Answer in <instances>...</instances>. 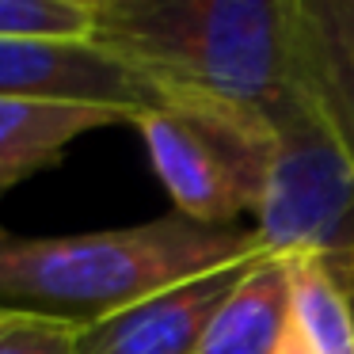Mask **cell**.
I'll use <instances>...</instances> for the list:
<instances>
[{
	"label": "cell",
	"mask_w": 354,
	"mask_h": 354,
	"mask_svg": "<svg viewBox=\"0 0 354 354\" xmlns=\"http://www.w3.org/2000/svg\"><path fill=\"white\" fill-rule=\"evenodd\" d=\"M259 255L267 248L255 229H206L179 214L77 236H12L0 229V308L84 328Z\"/></svg>",
	"instance_id": "cell-1"
},
{
	"label": "cell",
	"mask_w": 354,
	"mask_h": 354,
	"mask_svg": "<svg viewBox=\"0 0 354 354\" xmlns=\"http://www.w3.org/2000/svg\"><path fill=\"white\" fill-rule=\"evenodd\" d=\"M92 42L130 65L156 103L267 107L293 84L290 0H95Z\"/></svg>",
	"instance_id": "cell-2"
},
{
	"label": "cell",
	"mask_w": 354,
	"mask_h": 354,
	"mask_svg": "<svg viewBox=\"0 0 354 354\" xmlns=\"http://www.w3.org/2000/svg\"><path fill=\"white\" fill-rule=\"evenodd\" d=\"M270 103H217L171 95L133 115V130L149 149L156 179L179 217L206 229H236L240 214H255L270 156Z\"/></svg>",
	"instance_id": "cell-3"
},
{
	"label": "cell",
	"mask_w": 354,
	"mask_h": 354,
	"mask_svg": "<svg viewBox=\"0 0 354 354\" xmlns=\"http://www.w3.org/2000/svg\"><path fill=\"white\" fill-rule=\"evenodd\" d=\"M0 100L88 103L138 115L156 95L100 42L0 39Z\"/></svg>",
	"instance_id": "cell-4"
},
{
	"label": "cell",
	"mask_w": 354,
	"mask_h": 354,
	"mask_svg": "<svg viewBox=\"0 0 354 354\" xmlns=\"http://www.w3.org/2000/svg\"><path fill=\"white\" fill-rule=\"evenodd\" d=\"M252 263L202 274L168 293H156L126 313L84 324L77 339V354H198L217 308L236 290V282Z\"/></svg>",
	"instance_id": "cell-5"
},
{
	"label": "cell",
	"mask_w": 354,
	"mask_h": 354,
	"mask_svg": "<svg viewBox=\"0 0 354 354\" xmlns=\"http://www.w3.org/2000/svg\"><path fill=\"white\" fill-rule=\"evenodd\" d=\"M290 77L354 164V0H290Z\"/></svg>",
	"instance_id": "cell-6"
},
{
	"label": "cell",
	"mask_w": 354,
	"mask_h": 354,
	"mask_svg": "<svg viewBox=\"0 0 354 354\" xmlns=\"http://www.w3.org/2000/svg\"><path fill=\"white\" fill-rule=\"evenodd\" d=\"M122 122H133V115L115 107L0 100V198L35 171L57 164L77 138Z\"/></svg>",
	"instance_id": "cell-7"
},
{
	"label": "cell",
	"mask_w": 354,
	"mask_h": 354,
	"mask_svg": "<svg viewBox=\"0 0 354 354\" xmlns=\"http://www.w3.org/2000/svg\"><path fill=\"white\" fill-rule=\"evenodd\" d=\"M290 324V282L278 255L244 270L202 339L198 354H274Z\"/></svg>",
	"instance_id": "cell-8"
},
{
	"label": "cell",
	"mask_w": 354,
	"mask_h": 354,
	"mask_svg": "<svg viewBox=\"0 0 354 354\" xmlns=\"http://www.w3.org/2000/svg\"><path fill=\"white\" fill-rule=\"evenodd\" d=\"M290 282V328L316 354H354V308L316 255H278Z\"/></svg>",
	"instance_id": "cell-9"
},
{
	"label": "cell",
	"mask_w": 354,
	"mask_h": 354,
	"mask_svg": "<svg viewBox=\"0 0 354 354\" xmlns=\"http://www.w3.org/2000/svg\"><path fill=\"white\" fill-rule=\"evenodd\" d=\"M0 39L92 42L95 0H0Z\"/></svg>",
	"instance_id": "cell-10"
},
{
	"label": "cell",
	"mask_w": 354,
	"mask_h": 354,
	"mask_svg": "<svg viewBox=\"0 0 354 354\" xmlns=\"http://www.w3.org/2000/svg\"><path fill=\"white\" fill-rule=\"evenodd\" d=\"M80 324L19 313L0 331V354H77Z\"/></svg>",
	"instance_id": "cell-11"
},
{
	"label": "cell",
	"mask_w": 354,
	"mask_h": 354,
	"mask_svg": "<svg viewBox=\"0 0 354 354\" xmlns=\"http://www.w3.org/2000/svg\"><path fill=\"white\" fill-rule=\"evenodd\" d=\"M274 354H316V351L297 335V331L290 328V324H286V335H282V343H278V351H274Z\"/></svg>",
	"instance_id": "cell-12"
},
{
	"label": "cell",
	"mask_w": 354,
	"mask_h": 354,
	"mask_svg": "<svg viewBox=\"0 0 354 354\" xmlns=\"http://www.w3.org/2000/svg\"><path fill=\"white\" fill-rule=\"evenodd\" d=\"M16 316H19V313H8V308H4V313H0V331L8 328V324H12V320H16Z\"/></svg>",
	"instance_id": "cell-13"
},
{
	"label": "cell",
	"mask_w": 354,
	"mask_h": 354,
	"mask_svg": "<svg viewBox=\"0 0 354 354\" xmlns=\"http://www.w3.org/2000/svg\"><path fill=\"white\" fill-rule=\"evenodd\" d=\"M0 313H4V308H0Z\"/></svg>",
	"instance_id": "cell-14"
}]
</instances>
